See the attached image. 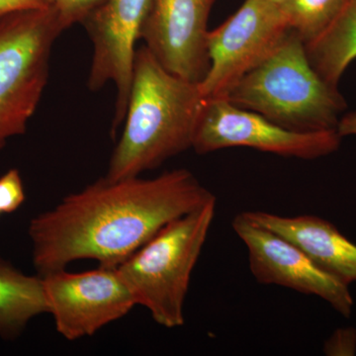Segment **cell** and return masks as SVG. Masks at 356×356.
Segmentation results:
<instances>
[{
    "label": "cell",
    "instance_id": "obj_1",
    "mask_svg": "<svg viewBox=\"0 0 356 356\" xmlns=\"http://www.w3.org/2000/svg\"><path fill=\"white\" fill-rule=\"evenodd\" d=\"M216 196L186 168L154 178H100L30 221L39 276L81 259L117 268L168 222Z\"/></svg>",
    "mask_w": 356,
    "mask_h": 356
},
{
    "label": "cell",
    "instance_id": "obj_2",
    "mask_svg": "<svg viewBox=\"0 0 356 356\" xmlns=\"http://www.w3.org/2000/svg\"><path fill=\"white\" fill-rule=\"evenodd\" d=\"M205 103L198 83L166 70L145 44L136 50L125 126L105 177H140L192 149Z\"/></svg>",
    "mask_w": 356,
    "mask_h": 356
},
{
    "label": "cell",
    "instance_id": "obj_3",
    "mask_svg": "<svg viewBox=\"0 0 356 356\" xmlns=\"http://www.w3.org/2000/svg\"><path fill=\"white\" fill-rule=\"evenodd\" d=\"M224 99L298 132L337 130L348 106L339 88L312 67L305 43L293 30Z\"/></svg>",
    "mask_w": 356,
    "mask_h": 356
},
{
    "label": "cell",
    "instance_id": "obj_4",
    "mask_svg": "<svg viewBox=\"0 0 356 356\" xmlns=\"http://www.w3.org/2000/svg\"><path fill=\"white\" fill-rule=\"evenodd\" d=\"M216 199L168 222L117 267L122 280L156 324L177 329L185 323L191 275L216 214Z\"/></svg>",
    "mask_w": 356,
    "mask_h": 356
},
{
    "label": "cell",
    "instance_id": "obj_5",
    "mask_svg": "<svg viewBox=\"0 0 356 356\" xmlns=\"http://www.w3.org/2000/svg\"><path fill=\"white\" fill-rule=\"evenodd\" d=\"M63 31L50 6L0 20V151L27 130L48 83L51 49Z\"/></svg>",
    "mask_w": 356,
    "mask_h": 356
},
{
    "label": "cell",
    "instance_id": "obj_6",
    "mask_svg": "<svg viewBox=\"0 0 356 356\" xmlns=\"http://www.w3.org/2000/svg\"><path fill=\"white\" fill-rule=\"evenodd\" d=\"M291 30L281 7L266 0H245L238 11L208 32L210 65L198 83L201 95L206 100L226 98Z\"/></svg>",
    "mask_w": 356,
    "mask_h": 356
},
{
    "label": "cell",
    "instance_id": "obj_7",
    "mask_svg": "<svg viewBox=\"0 0 356 356\" xmlns=\"http://www.w3.org/2000/svg\"><path fill=\"white\" fill-rule=\"evenodd\" d=\"M337 130L298 132L224 98L206 100L192 149L199 154L228 147H250L285 158L316 159L341 146Z\"/></svg>",
    "mask_w": 356,
    "mask_h": 356
},
{
    "label": "cell",
    "instance_id": "obj_8",
    "mask_svg": "<svg viewBox=\"0 0 356 356\" xmlns=\"http://www.w3.org/2000/svg\"><path fill=\"white\" fill-rule=\"evenodd\" d=\"M41 277L48 314L67 341L93 336L137 306L117 268L98 266L83 273L60 269Z\"/></svg>",
    "mask_w": 356,
    "mask_h": 356
},
{
    "label": "cell",
    "instance_id": "obj_9",
    "mask_svg": "<svg viewBox=\"0 0 356 356\" xmlns=\"http://www.w3.org/2000/svg\"><path fill=\"white\" fill-rule=\"evenodd\" d=\"M232 226L248 248L250 273L257 282L314 295L343 317H350L355 302L350 286L322 270L297 245L250 221L243 213Z\"/></svg>",
    "mask_w": 356,
    "mask_h": 356
},
{
    "label": "cell",
    "instance_id": "obj_10",
    "mask_svg": "<svg viewBox=\"0 0 356 356\" xmlns=\"http://www.w3.org/2000/svg\"><path fill=\"white\" fill-rule=\"evenodd\" d=\"M153 0H106L83 21L93 44L88 88L97 91L107 83L116 88L112 133L120 127L128 108L136 42Z\"/></svg>",
    "mask_w": 356,
    "mask_h": 356
},
{
    "label": "cell",
    "instance_id": "obj_11",
    "mask_svg": "<svg viewBox=\"0 0 356 356\" xmlns=\"http://www.w3.org/2000/svg\"><path fill=\"white\" fill-rule=\"evenodd\" d=\"M217 0H153L140 40L166 70L199 83L209 69L208 20Z\"/></svg>",
    "mask_w": 356,
    "mask_h": 356
},
{
    "label": "cell",
    "instance_id": "obj_12",
    "mask_svg": "<svg viewBox=\"0 0 356 356\" xmlns=\"http://www.w3.org/2000/svg\"><path fill=\"white\" fill-rule=\"evenodd\" d=\"M243 214L294 243L316 266L343 284L350 286L356 282V245L331 222L312 215L283 217L264 211Z\"/></svg>",
    "mask_w": 356,
    "mask_h": 356
},
{
    "label": "cell",
    "instance_id": "obj_13",
    "mask_svg": "<svg viewBox=\"0 0 356 356\" xmlns=\"http://www.w3.org/2000/svg\"><path fill=\"white\" fill-rule=\"evenodd\" d=\"M48 313L41 276L23 273L0 257V337L17 339L33 318Z\"/></svg>",
    "mask_w": 356,
    "mask_h": 356
},
{
    "label": "cell",
    "instance_id": "obj_14",
    "mask_svg": "<svg viewBox=\"0 0 356 356\" xmlns=\"http://www.w3.org/2000/svg\"><path fill=\"white\" fill-rule=\"evenodd\" d=\"M305 46L312 67L325 83L339 88L356 60V0H346L331 24Z\"/></svg>",
    "mask_w": 356,
    "mask_h": 356
},
{
    "label": "cell",
    "instance_id": "obj_15",
    "mask_svg": "<svg viewBox=\"0 0 356 356\" xmlns=\"http://www.w3.org/2000/svg\"><path fill=\"white\" fill-rule=\"evenodd\" d=\"M346 0H287L282 6L283 13L293 31L304 43L317 38L331 24Z\"/></svg>",
    "mask_w": 356,
    "mask_h": 356
},
{
    "label": "cell",
    "instance_id": "obj_16",
    "mask_svg": "<svg viewBox=\"0 0 356 356\" xmlns=\"http://www.w3.org/2000/svg\"><path fill=\"white\" fill-rule=\"evenodd\" d=\"M106 0H49V6L57 15L63 30L83 23Z\"/></svg>",
    "mask_w": 356,
    "mask_h": 356
},
{
    "label": "cell",
    "instance_id": "obj_17",
    "mask_svg": "<svg viewBox=\"0 0 356 356\" xmlns=\"http://www.w3.org/2000/svg\"><path fill=\"white\" fill-rule=\"evenodd\" d=\"M26 198L24 184L20 172L9 170L0 177V216L19 209Z\"/></svg>",
    "mask_w": 356,
    "mask_h": 356
},
{
    "label": "cell",
    "instance_id": "obj_18",
    "mask_svg": "<svg viewBox=\"0 0 356 356\" xmlns=\"http://www.w3.org/2000/svg\"><path fill=\"white\" fill-rule=\"evenodd\" d=\"M325 355L331 356H351L356 353V330L343 327L337 330L327 339L324 346Z\"/></svg>",
    "mask_w": 356,
    "mask_h": 356
},
{
    "label": "cell",
    "instance_id": "obj_19",
    "mask_svg": "<svg viewBox=\"0 0 356 356\" xmlns=\"http://www.w3.org/2000/svg\"><path fill=\"white\" fill-rule=\"evenodd\" d=\"M49 7V0H0V20L21 11Z\"/></svg>",
    "mask_w": 356,
    "mask_h": 356
},
{
    "label": "cell",
    "instance_id": "obj_20",
    "mask_svg": "<svg viewBox=\"0 0 356 356\" xmlns=\"http://www.w3.org/2000/svg\"><path fill=\"white\" fill-rule=\"evenodd\" d=\"M337 132L341 139L348 136L356 137V111L341 115L337 123Z\"/></svg>",
    "mask_w": 356,
    "mask_h": 356
},
{
    "label": "cell",
    "instance_id": "obj_21",
    "mask_svg": "<svg viewBox=\"0 0 356 356\" xmlns=\"http://www.w3.org/2000/svg\"><path fill=\"white\" fill-rule=\"evenodd\" d=\"M268 3L273 4L275 6H282L287 0H266Z\"/></svg>",
    "mask_w": 356,
    "mask_h": 356
}]
</instances>
